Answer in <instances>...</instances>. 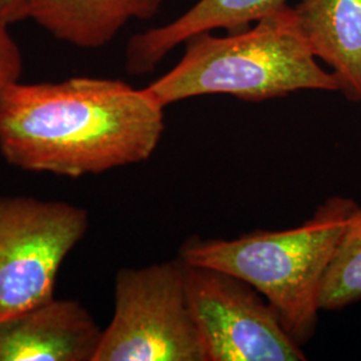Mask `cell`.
Returning <instances> with one entry per match:
<instances>
[{"instance_id": "12", "label": "cell", "mask_w": 361, "mask_h": 361, "mask_svg": "<svg viewBox=\"0 0 361 361\" xmlns=\"http://www.w3.org/2000/svg\"><path fill=\"white\" fill-rule=\"evenodd\" d=\"M23 74V55L10 32V25L0 20V104Z\"/></svg>"}, {"instance_id": "2", "label": "cell", "mask_w": 361, "mask_h": 361, "mask_svg": "<svg viewBox=\"0 0 361 361\" xmlns=\"http://www.w3.org/2000/svg\"><path fill=\"white\" fill-rule=\"evenodd\" d=\"M359 207L352 198L335 195L296 228L255 231L233 240L189 238L178 257L253 286L302 347L316 332L326 271Z\"/></svg>"}, {"instance_id": "10", "label": "cell", "mask_w": 361, "mask_h": 361, "mask_svg": "<svg viewBox=\"0 0 361 361\" xmlns=\"http://www.w3.org/2000/svg\"><path fill=\"white\" fill-rule=\"evenodd\" d=\"M295 11L314 56L332 68L338 91L361 102V0H302Z\"/></svg>"}, {"instance_id": "8", "label": "cell", "mask_w": 361, "mask_h": 361, "mask_svg": "<svg viewBox=\"0 0 361 361\" xmlns=\"http://www.w3.org/2000/svg\"><path fill=\"white\" fill-rule=\"evenodd\" d=\"M288 0H198L180 18L130 39L126 70L133 75L154 71L169 52L201 32L224 28L229 32L245 30L253 22L285 8Z\"/></svg>"}, {"instance_id": "4", "label": "cell", "mask_w": 361, "mask_h": 361, "mask_svg": "<svg viewBox=\"0 0 361 361\" xmlns=\"http://www.w3.org/2000/svg\"><path fill=\"white\" fill-rule=\"evenodd\" d=\"M92 361H207L180 258L116 273L113 319Z\"/></svg>"}, {"instance_id": "11", "label": "cell", "mask_w": 361, "mask_h": 361, "mask_svg": "<svg viewBox=\"0 0 361 361\" xmlns=\"http://www.w3.org/2000/svg\"><path fill=\"white\" fill-rule=\"evenodd\" d=\"M361 301V205L350 219L324 280L322 310H340Z\"/></svg>"}, {"instance_id": "6", "label": "cell", "mask_w": 361, "mask_h": 361, "mask_svg": "<svg viewBox=\"0 0 361 361\" xmlns=\"http://www.w3.org/2000/svg\"><path fill=\"white\" fill-rule=\"evenodd\" d=\"M180 262L207 361L305 360L301 345L253 286L219 269Z\"/></svg>"}, {"instance_id": "9", "label": "cell", "mask_w": 361, "mask_h": 361, "mask_svg": "<svg viewBox=\"0 0 361 361\" xmlns=\"http://www.w3.org/2000/svg\"><path fill=\"white\" fill-rule=\"evenodd\" d=\"M164 0H27L26 18L79 49L109 44L135 19L155 16Z\"/></svg>"}, {"instance_id": "13", "label": "cell", "mask_w": 361, "mask_h": 361, "mask_svg": "<svg viewBox=\"0 0 361 361\" xmlns=\"http://www.w3.org/2000/svg\"><path fill=\"white\" fill-rule=\"evenodd\" d=\"M27 0H0V20L7 25L26 20Z\"/></svg>"}, {"instance_id": "3", "label": "cell", "mask_w": 361, "mask_h": 361, "mask_svg": "<svg viewBox=\"0 0 361 361\" xmlns=\"http://www.w3.org/2000/svg\"><path fill=\"white\" fill-rule=\"evenodd\" d=\"M145 90L165 109L213 94L262 102L295 91H338L340 86L335 74L319 65L295 8L286 6L228 37L201 32L188 39L180 62Z\"/></svg>"}, {"instance_id": "1", "label": "cell", "mask_w": 361, "mask_h": 361, "mask_svg": "<svg viewBox=\"0 0 361 361\" xmlns=\"http://www.w3.org/2000/svg\"><path fill=\"white\" fill-rule=\"evenodd\" d=\"M165 109L109 78L16 83L0 104V153L15 168L78 178L149 159Z\"/></svg>"}, {"instance_id": "7", "label": "cell", "mask_w": 361, "mask_h": 361, "mask_svg": "<svg viewBox=\"0 0 361 361\" xmlns=\"http://www.w3.org/2000/svg\"><path fill=\"white\" fill-rule=\"evenodd\" d=\"M101 335L85 305L54 297L0 319V361H92Z\"/></svg>"}, {"instance_id": "5", "label": "cell", "mask_w": 361, "mask_h": 361, "mask_svg": "<svg viewBox=\"0 0 361 361\" xmlns=\"http://www.w3.org/2000/svg\"><path fill=\"white\" fill-rule=\"evenodd\" d=\"M87 229L83 207L0 195V319L55 297L59 269Z\"/></svg>"}]
</instances>
